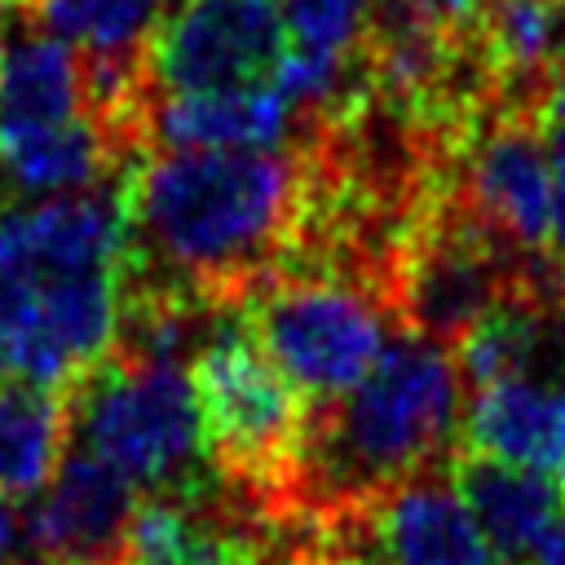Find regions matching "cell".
I'll return each instance as SVG.
<instances>
[{
  "mask_svg": "<svg viewBox=\"0 0 565 565\" xmlns=\"http://www.w3.org/2000/svg\"><path fill=\"white\" fill-rule=\"evenodd\" d=\"M313 150L287 146L238 150H150L124 177L128 243L124 278L172 282L216 305H247L274 278L305 225Z\"/></svg>",
  "mask_w": 565,
  "mask_h": 565,
  "instance_id": "obj_1",
  "label": "cell"
},
{
  "mask_svg": "<svg viewBox=\"0 0 565 565\" xmlns=\"http://www.w3.org/2000/svg\"><path fill=\"white\" fill-rule=\"evenodd\" d=\"M463 406L468 388L455 353L437 340L393 331L349 393L309 402L291 512H358L397 481L450 463Z\"/></svg>",
  "mask_w": 565,
  "mask_h": 565,
  "instance_id": "obj_2",
  "label": "cell"
},
{
  "mask_svg": "<svg viewBox=\"0 0 565 565\" xmlns=\"http://www.w3.org/2000/svg\"><path fill=\"white\" fill-rule=\"evenodd\" d=\"M190 380L212 472L256 530L278 525L296 508L309 402L260 349L243 305L199 349Z\"/></svg>",
  "mask_w": 565,
  "mask_h": 565,
  "instance_id": "obj_3",
  "label": "cell"
},
{
  "mask_svg": "<svg viewBox=\"0 0 565 565\" xmlns=\"http://www.w3.org/2000/svg\"><path fill=\"white\" fill-rule=\"evenodd\" d=\"M62 397L71 441L128 472L141 490L203 494L221 486L203 450V415L185 366L106 353L84 366Z\"/></svg>",
  "mask_w": 565,
  "mask_h": 565,
  "instance_id": "obj_4",
  "label": "cell"
},
{
  "mask_svg": "<svg viewBox=\"0 0 565 565\" xmlns=\"http://www.w3.org/2000/svg\"><path fill=\"white\" fill-rule=\"evenodd\" d=\"M243 313L260 349L305 393V402L349 393L375 366L388 331H397L366 282L300 265L265 278L247 296Z\"/></svg>",
  "mask_w": 565,
  "mask_h": 565,
  "instance_id": "obj_5",
  "label": "cell"
},
{
  "mask_svg": "<svg viewBox=\"0 0 565 565\" xmlns=\"http://www.w3.org/2000/svg\"><path fill=\"white\" fill-rule=\"evenodd\" d=\"M287 57L278 0H177L150 40L154 93H230L274 84Z\"/></svg>",
  "mask_w": 565,
  "mask_h": 565,
  "instance_id": "obj_6",
  "label": "cell"
},
{
  "mask_svg": "<svg viewBox=\"0 0 565 565\" xmlns=\"http://www.w3.org/2000/svg\"><path fill=\"white\" fill-rule=\"evenodd\" d=\"M141 486L93 450H66L22 521L26 565H124Z\"/></svg>",
  "mask_w": 565,
  "mask_h": 565,
  "instance_id": "obj_7",
  "label": "cell"
},
{
  "mask_svg": "<svg viewBox=\"0 0 565 565\" xmlns=\"http://www.w3.org/2000/svg\"><path fill=\"white\" fill-rule=\"evenodd\" d=\"M358 552L375 565H508L463 503L450 463L415 472L358 508Z\"/></svg>",
  "mask_w": 565,
  "mask_h": 565,
  "instance_id": "obj_8",
  "label": "cell"
},
{
  "mask_svg": "<svg viewBox=\"0 0 565 565\" xmlns=\"http://www.w3.org/2000/svg\"><path fill=\"white\" fill-rule=\"evenodd\" d=\"M128 216L119 177L93 190L49 194L26 207H0V274L53 278L119 265Z\"/></svg>",
  "mask_w": 565,
  "mask_h": 565,
  "instance_id": "obj_9",
  "label": "cell"
},
{
  "mask_svg": "<svg viewBox=\"0 0 565 565\" xmlns=\"http://www.w3.org/2000/svg\"><path fill=\"white\" fill-rule=\"evenodd\" d=\"M141 137H146V154L287 146L300 137V115L274 84L230 88V93H150Z\"/></svg>",
  "mask_w": 565,
  "mask_h": 565,
  "instance_id": "obj_10",
  "label": "cell"
},
{
  "mask_svg": "<svg viewBox=\"0 0 565 565\" xmlns=\"http://www.w3.org/2000/svg\"><path fill=\"white\" fill-rule=\"evenodd\" d=\"M260 530L225 486L203 494H146L124 565H238Z\"/></svg>",
  "mask_w": 565,
  "mask_h": 565,
  "instance_id": "obj_11",
  "label": "cell"
},
{
  "mask_svg": "<svg viewBox=\"0 0 565 565\" xmlns=\"http://www.w3.org/2000/svg\"><path fill=\"white\" fill-rule=\"evenodd\" d=\"M459 446L565 481V388L508 380L468 393Z\"/></svg>",
  "mask_w": 565,
  "mask_h": 565,
  "instance_id": "obj_12",
  "label": "cell"
},
{
  "mask_svg": "<svg viewBox=\"0 0 565 565\" xmlns=\"http://www.w3.org/2000/svg\"><path fill=\"white\" fill-rule=\"evenodd\" d=\"M450 477L508 565H521L530 547L543 539V530L565 512L561 477L516 468V463H503V459H490L463 446L450 455Z\"/></svg>",
  "mask_w": 565,
  "mask_h": 565,
  "instance_id": "obj_13",
  "label": "cell"
},
{
  "mask_svg": "<svg viewBox=\"0 0 565 565\" xmlns=\"http://www.w3.org/2000/svg\"><path fill=\"white\" fill-rule=\"evenodd\" d=\"M128 159L93 110L0 146V199H49L124 177Z\"/></svg>",
  "mask_w": 565,
  "mask_h": 565,
  "instance_id": "obj_14",
  "label": "cell"
},
{
  "mask_svg": "<svg viewBox=\"0 0 565 565\" xmlns=\"http://www.w3.org/2000/svg\"><path fill=\"white\" fill-rule=\"evenodd\" d=\"M71 446L66 397L26 380L0 375V490L26 499L57 472Z\"/></svg>",
  "mask_w": 565,
  "mask_h": 565,
  "instance_id": "obj_15",
  "label": "cell"
},
{
  "mask_svg": "<svg viewBox=\"0 0 565 565\" xmlns=\"http://www.w3.org/2000/svg\"><path fill=\"white\" fill-rule=\"evenodd\" d=\"M552 318L556 313L543 300H534L530 291H521V287L508 291L450 349L455 366L463 375V388L481 393V388H494V384H508V380H525L543 340H547Z\"/></svg>",
  "mask_w": 565,
  "mask_h": 565,
  "instance_id": "obj_16",
  "label": "cell"
},
{
  "mask_svg": "<svg viewBox=\"0 0 565 565\" xmlns=\"http://www.w3.org/2000/svg\"><path fill=\"white\" fill-rule=\"evenodd\" d=\"M287 49L362 57L371 44V0H278Z\"/></svg>",
  "mask_w": 565,
  "mask_h": 565,
  "instance_id": "obj_17",
  "label": "cell"
},
{
  "mask_svg": "<svg viewBox=\"0 0 565 565\" xmlns=\"http://www.w3.org/2000/svg\"><path fill=\"white\" fill-rule=\"evenodd\" d=\"M238 565H353V561H344L335 552V543L327 539V530L318 525V516L291 512L278 525L260 530L247 543V552H243Z\"/></svg>",
  "mask_w": 565,
  "mask_h": 565,
  "instance_id": "obj_18",
  "label": "cell"
},
{
  "mask_svg": "<svg viewBox=\"0 0 565 565\" xmlns=\"http://www.w3.org/2000/svg\"><path fill=\"white\" fill-rule=\"evenodd\" d=\"M547 163H552V221H547V260L565 278V124L547 128Z\"/></svg>",
  "mask_w": 565,
  "mask_h": 565,
  "instance_id": "obj_19",
  "label": "cell"
},
{
  "mask_svg": "<svg viewBox=\"0 0 565 565\" xmlns=\"http://www.w3.org/2000/svg\"><path fill=\"white\" fill-rule=\"evenodd\" d=\"M22 556V516L13 499L0 490V565H13Z\"/></svg>",
  "mask_w": 565,
  "mask_h": 565,
  "instance_id": "obj_20",
  "label": "cell"
},
{
  "mask_svg": "<svg viewBox=\"0 0 565 565\" xmlns=\"http://www.w3.org/2000/svg\"><path fill=\"white\" fill-rule=\"evenodd\" d=\"M521 565H565V512L543 530V539L530 547Z\"/></svg>",
  "mask_w": 565,
  "mask_h": 565,
  "instance_id": "obj_21",
  "label": "cell"
},
{
  "mask_svg": "<svg viewBox=\"0 0 565 565\" xmlns=\"http://www.w3.org/2000/svg\"><path fill=\"white\" fill-rule=\"evenodd\" d=\"M543 119H547V128L565 124V53H561V62L552 66V75L543 84Z\"/></svg>",
  "mask_w": 565,
  "mask_h": 565,
  "instance_id": "obj_22",
  "label": "cell"
},
{
  "mask_svg": "<svg viewBox=\"0 0 565 565\" xmlns=\"http://www.w3.org/2000/svg\"><path fill=\"white\" fill-rule=\"evenodd\" d=\"M4 9H9V4H4V0H0V26H4V22H9V13H4Z\"/></svg>",
  "mask_w": 565,
  "mask_h": 565,
  "instance_id": "obj_23",
  "label": "cell"
},
{
  "mask_svg": "<svg viewBox=\"0 0 565 565\" xmlns=\"http://www.w3.org/2000/svg\"><path fill=\"white\" fill-rule=\"evenodd\" d=\"M4 4H13V9H26V4H31V0H4Z\"/></svg>",
  "mask_w": 565,
  "mask_h": 565,
  "instance_id": "obj_24",
  "label": "cell"
}]
</instances>
